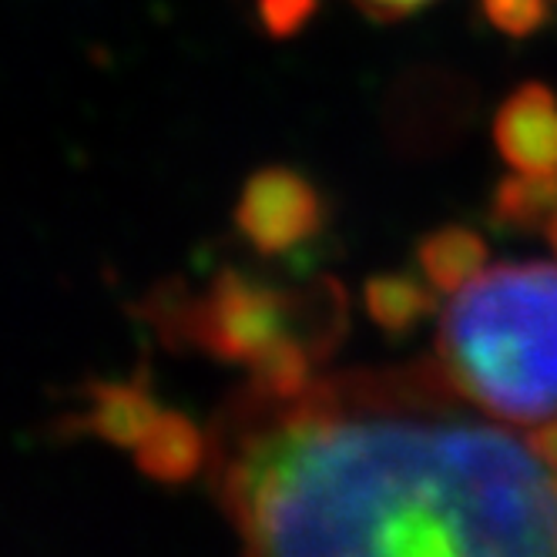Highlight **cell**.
<instances>
[{"label": "cell", "mask_w": 557, "mask_h": 557, "mask_svg": "<svg viewBox=\"0 0 557 557\" xmlns=\"http://www.w3.org/2000/svg\"><path fill=\"white\" fill-rule=\"evenodd\" d=\"M206 457L243 557H557V426L476 410L433 363L252 380Z\"/></svg>", "instance_id": "1"}, {"label": "cell", "mask_w": 557, "mask_h": 557, "mask_svg": "<svg viewBox=\"0 0 557 557\" xmlns=\"http://www.w3.org/2000/svg\"><path fill=\"white\" fill-rule=\"evenodd\" d=\"M450 296L433 356L441 376L504 423L557 426V265H491Z\"/></svg>", "instance_id": "2"}, {"label": "cell", "mask_w": 557, "mask_h": 557, "mask_svg": "<svg viewBox=\"0 0 557 557\" xmlns=\"http://www.w3.org/2000/svg\"><path fill=\"white\" fill-rule=\"evenodd\" d=\"M339 299V296H336ZM323 289L299 302L296 296L275 293L246 275L225 272L198 296L178 309L188 339L232 360H246L252 380L289 383L312 373V352L323 349V336L296 330V320H312L309 312L330 306Z\"/></svg>", "instance_id": "3"}, {"label": "cell", "mask_w": 557, "mask_h": 557, "mask_svg": "<svg viewBox=\"0 0 557 557\" xmlns=\"http://www.w3.org/2000/svg\"><path fill=\"white\" fill-rule=\"evenodd\" d=\"M323 225V202L302 175L265 169L249 178L238 202V228L262 252H286Z\"/></svg>", "instance_id": "4"}, {"label": "cell", "mask_w": 557, "mask_h": 557, "mask_svg": "<svg viewBox=\"0 0 557 557\" xmlns=\"http://www.w3.org/2000/svg\"><path fill=\"white\" fill-rule=\"evenodd\" d=\"M504 162L521 175H557V98L544 85L513 91L494 125Z\"/></svg>", "instance_id": "5"}, {"label": "cell", "mask_w": 557, "mask_h": 557, "mask_svg": "<svg viewBox=\"0 0 557 557\" xmlns=\"http://www.w3.org/2000/svg\"><path fill=\"white\" fill-rule=\"evenodd\" d=\"M484 262H487V246L470 228H441L420 249V265L426 278L444 293H457L463 283H470L484 269Z\"/></svg>", "instance_id": "6"}, {"label": "cell", "mask_w": 557, "mask_h": 557, "mask_svg": "<svg viewBox=\"0 0 557 557\" xmlns=\"http://www.w3.org/2000/svg\"><path fill=\"white\" fill-rule=\"evenodd\" d=\"M494 215L510 228H550L557 219V175H521L507 178L497 188Z\"/></svg>", "instance_id": "7"}, {"label": "cell", "mask_w": 557, "mask_h": 557, "mask_svg": "<svg viewBox=\"0 0 557 557\" xmlns=\"http://www.w3.org/2000/svg\"><path fill=\"white\" fill-rule=\"evenodd\" d=\"M370 312L386 330H410L417 320L430 312V293L410 275H380L367 289Z\"/></svg>", "instance_id": "8"}, {"label": "cell", "mask_w": 557, "mask_h": 557, "mask_svg": "<svg viewBox=\"0 0 557 557\" xmlns=\"http://www.w3.org/2000/svg\"><path fill=\"white\" fill-rule=\"evenodd\" d=\"M554 8L557 0H484V14L491 17V24L513 37L534 34Z\"/></svg>", "instance_id": "9"}, {"label": "cell", "mask_w": 557, "mask_h": 557, "mask_svg": "<svg viewBox=\"0 0 557 557\" xmlns=\"http://www.w3.org/2000/svg\"><path fill=\"white\" fill-rule=\"evenodd\" d=\"M312 0H265V24L272 30H293L309 14Z\"/></svg>", "instance_id": "10"}, {"label": "cell", "mask_w": 557, "mask_h": 557, "mask_svg": "<svg viewBox=\"0 0 557 557\" xmlns=\"http://www.w3.org/2000/svg\"><path fill=\"white\" fill-rule=\"evenodd\" d=\"M356 8H363L367 14H373V17H404V14H410V11H420V8H426L430 0H352Z\"/></svg>", "instance_id": "11"}, {"label": "cell", "mask_w": 557, "mask_h": 557, "mask_svg": "<svg viewBox=\"0 0 557 557\" xmlns=\"http://www.w3.org/2000/svg\"><path fill=\"white\" fill-rule=\"evenodd\" d=\"M547 235H550V243H554V249H557V219L550 222V228H547Z\"/></svg>", "instance_id": "12"}]
</instances>
